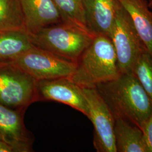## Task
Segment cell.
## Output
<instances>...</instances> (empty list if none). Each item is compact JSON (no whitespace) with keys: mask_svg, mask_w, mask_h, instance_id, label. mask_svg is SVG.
<instances>
[{"mask_svg":"<svg viewBox=\"0 0 152 152\" xmlns=\"http://www.w3.org/2000/svg\"><path fill=\"white\" fill-rule=\"evenodd\" d=\"M130 17L136 31L152 55V10L148 0H117Z\"/></svg>","mask_w":152,"mask_h":152,"instance_id":"obj_12","label":"cell"},{"mask_svg":"<svg viewBox=\"0 0 152 152\" xmlns=\"http://www.w3.org/2000/svg\"><path fill=\"white\" fill-rule=\"evenodd\" d=\"M121 75L113 43L104 35H96L76 63L69 78L82 88H95L113 80Z\"/></svg>","mask_w":152,"mask_h":152,"instance_id":"obj_2","label":"cell"},{"mask_svg":"<svg viewBox=\"0 0 152 152\" xmlns=\"http://www.w3.org/2000/svg\"><path fill=\"white\" fill-rule=\"evenodd\" d=\"M94 128L93 144L98 152H117L113 114L95 88H82Z\"/></svg>","mask_w":152,"mask_h":152,"instance_id":"obj_7","label":"cell"},{"mask_svg":"<svg viewBox=\"0 0 152 152\" xmlns=\"http://www.w3.org/2000/svg\"><path fill=\"white\" fill-rule=\"evenodd\" d=\"M114 119L117 152H149L141 129L122 118Z\"/></svg>","mask_w":152,"mask_h":152,"instance_id":"obj_13","label":"cell"},{"mask_svg":"<svg viewBox=\"0 0 152 152\" xmlns=\"http://www.w3.org/2000/svg\"><path fill=\"white\" fill-rule=\"evenodd\" d=\"M132 72L152 102V55L148 50L144 51L136 61Z\"/></svg>","mask_w":152,"mask_h":152,"instance_id":"obj_17","label":"cell"},{"mask_svg":"<svg viewBox=\"0 0 152 152\" xmlns=\"http://www.w3.org/2000/svg\"><path fill=\"white\" fill-rule=\"evenodd\" d=\"M148 4H149V6L151 8V9L152 10V0L150 2H148Z\"/></svg>","mask_w":152,"mask_h":152,"instance_id":"obj_20","label":"cell"},{"mask_svg":"<svg viewBox=\"0 0 152 152\" xmlns=\"http://www.w3.org/2000/svg\"><path fill=\"white\" fill-rule=\"evenodd\" d=\"M10 60L37 81L70 78L76 68V63L34 45Z\"/></svg>","mask_w":152,"mask_h":152,"instance_id":"obj_6","label":"cell"},{"mask_svg":"<svg viewBox=\"0 0 152 152\" xmlns=\"http://www.w3.org/2000/svg\"><path fill=\"white\" fill-rule=\"evenodd\" d=\"M109 38L114 46L121 74L132 72L136 61L148 50L130 17L118 2Z\"/></svg>","mask_w":152,"mask_h":152,"instance_id":"obj_5","label":"cell"},{"mask_svg":"<svg viewBox=\"0 0 152 152\" xmlns=\"http://www.w3.org/2000/svg\"><path fill=\"white\" fill-rule=\"evenodd\" d=\"M36 82L10 60H0V103L15 109L26 110L37 102Z\"/></svg>","mask_w":152,"mask_h":152,"instance_id":"obj_4","label":"cell"},{"mask_svg":"<svg viewBox=\"0 0 152 152\" xmlns=\"http://www.w3.org/2000/svg\"><path fill=\"white\" fill-rule=\"evenodd\" d=\"M0 152H15L12 147L0 139Z\"/></svg>","mask_w":152,"mask_h":152,"instance_id":"obj_19","label":"cell"},{"mask_svg":"<svg viewBox=\"0 0 152 152\" xmlns=\"http://www.w3.org/2000/svg\"><path fill=\"white\" fill-rule=\"evenodd\" d=\"M36 88L37 101L65 104L88 117V105L82 88L69 78L37 81Z\"/></svg>","mask_w":152,"mask_h":152,"instance_id":"obj_8","label":"cell"},{"mask_svg":"<svg viewBox=\"0 0 152 152\" xmlns=\"http://www.w3.org/2000/svg\"><path fill=\"white\" fill-rule=\"evenodd\" d=\"M53 1L60 12L63 22L88 30L83 0Z\"/></svg>","mask_w":152,"mask_h":152,"instance_id":"obj_16","label":"cell"},{"mask_svg":"<svg viewBox=\"0 0 152 152\" xmlns=\"http://www.w3.org/2000/svg\"><path fill=\"white\" fill-rule=\"evenodd\" d=\"M113 114L140 129L152 114V102L135 76L126 73L95 87Z\"/></svg>","mask_w":152,"mask_h":152,"instance_id":"obj_1","label":"cell"},{"mask_svg":"<svg viewBox=\"0 0 152 152\" xmlns=\"http://www.w3.org/2000/svg\"><path fill=\"white\" fill-rule=\"evenodd\" d=\"M33 45L25 29L0 31V60H10Z\"/></svg>","mask_w":152,"mask_h":152,"instance_id":"obj_14","label":"cell"},{"mask_svg":"<svg viewBox=\"0 0 152 152\" xmlns=\"http://www.w3.org/2000/svg\"><path fill=\"white\" fill-rule=\"evenodd\" d=\"M16 29H25L20 0H0V31Z\"/></svg>","mask_w":152,"mask_h":152,"instance_id":"obj_15","label":"cell"},{"mask_svg":"<svg viewBox=\"0 0 152 152\" xmlns=\"http://www.w3.org/2000/svg\"><path fill=\"white\" fill-rule=\"evenodd\" d=\"M29 35L34 46L76 63L95 36L88 30L64 22Z\"/></svg>","mask_w":152,"mask_h":152,"instance_id":"obj_3","label":"cell"},{"mask_svg":"<svg viewBox=\"0 0 152 152\" xmlns=\"http://www.w3.org/2000/svg\"><path fill=\"white\" fill-rule=\"evenodd\" d=\"M25 112L0 103V139L11 145L15 152L32 151L34 138L24 124Z\"/></svg>","mask_w":152,"mask_h":152,"instance_id":"obj_9","label":"cell"},{"mask_svg":"<svg viewBox=\"0 0 152 152\" xmlns=\"http://www.w3.org/2000/svg\"><path fill=\"white\" fill-rule=\"evenodd\" d=\"M143 134L149 152H152V114L143 129Z\"/></svg>","mask_w":152,"mask_h":152,"instance_id":"obj_18","label":"cell"},{"mask_svg":"<svg viewBox=\"0 0 152 152\" xmlns=\"http://www.w3.org/2000/svg\"><path fill=\"white\" fill-rule=\"evenodd\" d=\"M20 2L25 29L29 34L63 22L53 0H20Z\"/></svg>","mask_w":152,"mask_h":152,"instance_id":"obj_10","label":"cell"},{"mask_svg":"<svg viewBox=\"0 0 152 152\" xmlns=\"http://www.w3.org/2000/svg\"><path fill=\"white\" fill-rule=\"evenodd\" d=\"M86 24L94 35L109 37L115 19L117 0H83Z\"/></svg>","mask_w":152,"mask_h":152,"instance_id":"obj_11","label":"cell"},{"mask_svg":"<svg viewBox=\"0 0 152 152\" xmlns=\"http://www.w3.org/2000/svg\"><path fill=\"white\" fill-rule=\"evenodd\" d=\"M152 1V0H148V2H150V1Z\"/></svg>","mask_w":152,"mask_h":152,"instance_id":"obj_21","label":"cell"}]
</instances>
